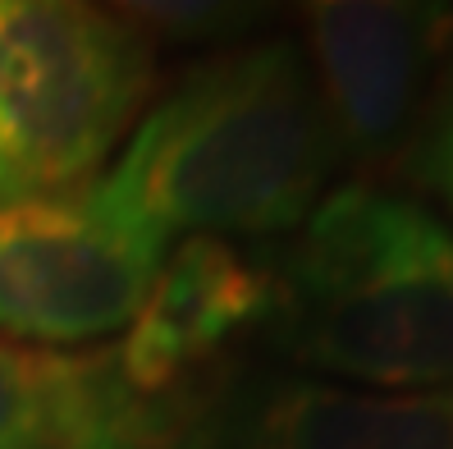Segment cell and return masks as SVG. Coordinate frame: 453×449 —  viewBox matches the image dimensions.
Instances as JSON below:
<instances>
[{
	"label": "cell",
	"mask_w": 453,
	"mask_h": 449,
	"mask_svg": "<svg viewBox=\"0 0 453 449\" xmlns=\"http://www.w3.org/2000/svg\"><path fill=\"white\" fill-rule=\"evenodd\" d=\"M151 88L128 14L0 0V197L73 193L111 161Z\"/></svg>",
	"instance_id": "obj_3"
},
{
	"label": "cell",
	"mask_w": 453,
	"mask_h": 449,
	"mask_svg": "<svg viewBox=\"0 0 453 449\" xmlns=\"http://www.w3.org/2000/svg\"><path fill=\"white\" fill-rule=\"evenodd\" d=\"M339 143L307 56L261 42L197 65L128 134L92 183L124 221L188 239H265L303 229L326 197Z\"/></svg>",
	"instance_id": "obj_1"
},
{
	"label": "cell",
	"mask_w": 453,
	"mask_h": 449,
	"mask_svg": "<svg viewBox=\"0 0 453 449\" xmlns=\"http://www.w3.org/2000/svg\"><path fill=\"white\" fill-rule=\"evenodd\" d=\"M265 326L298 367L453 390V225L366 183L326 193L271 275Z\"/></svg>",
	"instance_id": "obj_2"
},
{
	"label": "cell",
	"mask_w": 453,
	"mask_h": 449,
	"mask_svg": "<svg viewBox=\"0 0 453 449\" xmlns=\"http://www.w3.org/2000/svg\"><path fill=\"white\" fill-rule=\"evenodd\" d=\"M220 449H453V390H349L271 376L225 408Z\"/></svg>",
	"instance_id": "obj_7"
},
{
	"label": "cell",
	"mask_w": 453,
	"mask_h": 449,
	"mask_svg": "<svg viewBox=\"0 0 453 449\" xmlns=\"http://www.w3.org/2000/svg\"><path fill=\"white\" fill-rule=\"evenodd\" d=\"M412 174L453 211V69L444 78V92L435 101L431 120L421 128V143L412 151Z\"/></svg>",
	"instance_id": "obj_10"
},
{
	"label": "cell",
	"mask_w": 453,
	"mask_h": 449,
	"mask_svg": "<svg viewBox=\"0 0 453 449\" xmlns=\"http://www.w3.org/2000/svg\"><path fill=\"white\" fill-rule=\"evenodd\" d=\"M271 312V271L229 239H183L165 248L147 294L111 353L133 394H174L197 385L206 362L234 335Z\"/></svg>",
	"instance_id": "obj_6"
},
{
	"label": "cell",
	"mask_w": 453,
	"mask_h": 449,
	"mask_svg": "<svg viewBox=\"0 0 453 449\" xmlns=\"http://www.w3.org/2000/svg\"><path fill=\"white\" fill-rule=\"evenodd\" d=\"M165 239L96 189L0 197V330L23 344H88L133 321Z\"/></svg>",
	"instance_id": "obj_4"
},
{
	"label": "cell",
	"mask_w": 453,
	"mask_h": 449,
	"mask_svg": "<svg viewBox=\"0 0 453 449\" xmlns=\"http://www.w3.org/2000/svg\"><path fill=\"white\" fill-rule=\"evenodd\" d=\"M128 14H138L133 23H138L142 33L161 28V33H174V37L229 33V28H238V23H248V19H238V10H229V5H138Z\"/></svg>",
	"instance_id": "obj_11"
},
{
	"label": "cell",
	"mask_w": 453,
	"mask_h": 449,
	"mask_svg": "<svg viewBox=\"0 0 453 449\" xmlns=\"http://www.w3.org/2000/svg\"><path fill=\"white\" fill-rule=\"evenodd\" d=\"M311 74L321 88L339 156L389 151L421 101L453 37V10L403 0H326L307 5Z\"/></svg>",
	"instance_id": "obj_5"
},
{
	"label": "cell",
	"mask_w": 453,
	"mask_h": 449,
	"mask_svg": "<svg viewBox=\"0 0 453 449\" xmlns=\"http://www.w3.org/2000/svg\"><path fill=\"white\" fill-rule=\"evenodd\" d=\"M220 427L225 408L202 381L174 394H133L124 385V399L88 449H220Z\"/></svg>",
	"instance_id": "obj_9"
},
{
	"label": "cell",
	"mask_w": 453,
	"mask_h": 449,
	"mask_svg": "<svg viewBox=\"0 0 453 449\" xmlns=\"http://www.w3.org/2000/svg\"><path fill=\"white\" fill-rule=\"evenodd\" d=\"M119 399L111 353H37L0 339V449H88Z\"/></svg>",
	"instance_id": "obj_8"
}]
</instances>
